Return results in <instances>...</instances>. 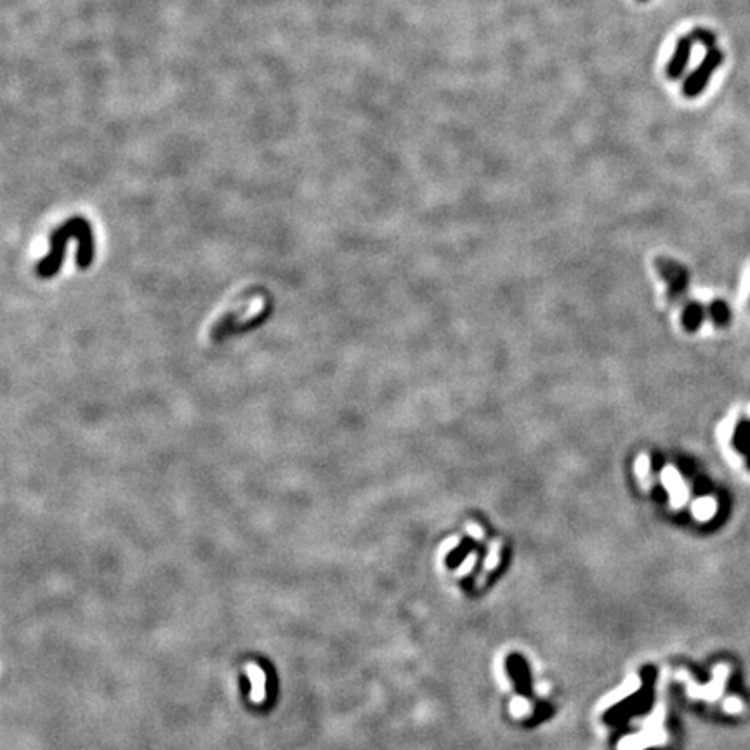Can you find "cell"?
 Returning <instances> with one entry per match:
<instances>
[{"label": "cell", "instance_id": "cell-1", "mask_svg": "<svg viewBox=\"0 0 750 750\" xmlns=\"http://www.w3.org/2000/svg\"><path fill=\"white\" fill-rule=\"evenodd\" d=\"M70 240L79 242L76 250V266L80 269H87L94 259V235L89 221L75 216L64 221L60 228L50 233V250L43 259L37 263V275L40 278H50L61 269L64 259V250Z\"/></svg>", "mask_w": 750, "mask_h": 750}, {"label": "cell", "instance_id": "cell-2", "mask_svg": "<svg viewBox=\"0 0 750 750\" xmlns=\"http://www.w3.org/2000/svg\"><path fill=\"white\" fill-rule=\"evenodd\" d=\"M724 61V53L719 50L717 47L714 49H707V54L704 56L702 63L698 64L697 70L693 71L683 83V94L688 100H695V97L700 96L705 90V87L711 82L714 71L723 64Z\"/></svg>", "mask_w": 750, "mask_h": 750}, {"label": "cell", "instance_id": "cell-3", "mask_svg": "<svg viewBox=\"0 0 750 750\" xmlns=\"http://www.w3.org/2000/svg\"><path fill=\"white\" fill-rule=\"evenodd\" d=\"M693 43L695 40L691 39V35L681 37L677 40L674 54H672L671 61H669L667 68H665V75H667L669 80H679L681 76L684 75V70H686L688 63H690Z\"/></svg>", "mask_w": 750, "mask_h": 750}, {"label": "cell", "instance_id": "cell-4", "mask_svg": "<svg viewBox=\"0 0 750 750\" xmlns=\"http://www.w3.org/2000/svg\"><path fill=\"white\" fill-rule=\"evenodd\" d=\"M728 672H730V669H728V665H717L716 672H714V683L711 684V686L707 688H698L697 684H693L691 681H688V684H690V693L691 697H702V698H707V700H716L717 697H719L721 693H723L724 690V684H726V677H728Z\"/></svg>", "mask_w": 750, "mask_h": 750}, {"label": "cell", "instance_id": "cell-5", "mask_svg": "<svg viewBox=\"0 0 750 750\" xmlns=\"http://www.w3.org/2000/svg\"><path fill=\"white\" fill-rule=\"evenodd\" d=\"M247 676L250 681V698L256 704H261L266 698V674L263 669L256 664H249L245 667Z\"/></svg>", "mask_w": 750, "mask_h": 750}, {"label": "cell", "instance_id": "cell-6", "mask_svg": "<svg viewBox=\"0 0 750 750\" xmlns=\"http://www.w3.org/2000/svg\"><path fill=\"white\" fill-rule=\"evenodd\" d=\"M731 443H733V449L737 450L738 454L745 455V457L750 454V418H742V421L735 425Z\"/></svg>", "mask_w": 750, "mask_h": 750}, {"label": "cell", "instance_id": "cell-7", "mask_svg": "<svg viewBox=\"0 0 750 750\" xmlns=\"http://www.w3.org/2000/svg\"><path fill=\"white\" fill-rule=\"evenodd\" d=\"M683 322L688 330H697L698 327L702 325V322H704V308H702L698 302L690 304L686 309H684Z\"/></svg>", "mask_w": 750, "mask_h": 750}, {"label": "cell", "instance_id": "cell-8", "mask_svg": "<svg viewBox=\"0 0 750 750\" xmlns=\"http://www.w3.org/2000/svg\"><path fill=\"white\" fill-rule=\"evenodd\" d=\"M709 313H711V320L714 322V325L726 327L728 323H730L731 311L724 301H714L711 308H709Z\"/></svg>", "mask_w": 750, "mask_h": 750}, {"label": "cell", "instance_id": "cell-9", "mask_svg": "<svg viewBox=\"0 0 750 750\" xmlns=\"http://www.w3.org/2000/svg\"><path fill=\"white\" fill-rule=\"evenodd\" d=\"M691 39H693L695 42L702 43L704 47H707V49H714V47H716V42H717L716 34L709 30V28H704V27L695 28V30L691 32Z\"/></svg>", "mask_w": 750, "mask_h": 750}, {"label": "cell", "instance_id": "cell-10", "mask_svg": "<svg viewBox=\"0 0 750 750\" xmlns=\"http://www.w3.org/2000/svg\"><path fill=\"white\" fill-rule=\"evenodd\" d=\"M724 709L731 714H737V712L744 711V704H742V700H738L737 697H730L726 702H724Z\"/></svg>", "mask_w": 750, "mask_h": 750}, {"label": "cell", "instance_id": "cell-11", "mask_svg": "<svg viewBox=\"0 0 750 750\" xmlns=\"http://www.w3.org/2000/svg\"><path fill=\"white\" fill-rule=\"evenodd\" d=\"M745 464H747V469L750 471V454L747 455V458H745Z\"/></svg>", "mask_w": 750, "mask_h": 750}, {"label": "cell", "instance_id": "cell-12", "mask_svg": "<svg viewBox=\"0 0 750 750\" xmlns=\"http://www.w3.org/2000/svg\"><path fill=\"white\" fill-rule=\"evenodd\" d=\"M639 2H648V0H639Z\"/></svg>", "mask_w": 750, "mask_h": 750}]
</instances>
